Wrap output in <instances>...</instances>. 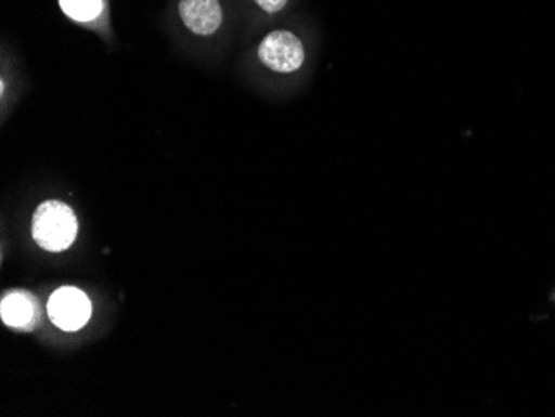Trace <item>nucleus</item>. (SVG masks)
<instances>
[{
	"mask_svg": "<svg viewBox=\"0 0 555 417\" xmlns=\"http://www.w3.org/2000/svg\"><path fill=\"white\" fill-rule=\"evenodd\" d=\"M165 17L182 36L204 43L220 40L240 21L232 0H171Z\"/></svg>",
	"mask_w": 555,
	"mask_h": 417,
	"instance_id": "2",
	"label": "nucleus"
},
{
	"mask_svg": "<svg viewBox=\"0 0 555 417\" xmlns=\"http://www.w3.org/2000/svg\"><path fill=\"white\" fill-rule=\"evenodd\" d=\"M47 311L57 328L64 331H79L92 316V304L86 292L65 286L50 297Z\"/></svg>",
	"mask_w": 555,
	"mask_h": 417,
	"instance_id": "5",
	"label": "nucleus"
},
{
	"mask_svg": "<svg viewBox=\"0 0 555 417\" xmlns=\"http://www.w3.org/2000/svg\"><path fill=\"white\" fill-rule=\"evenodd\" d=\"M240 22L248 30H261L295 14L299 0H232Z\"/></svg>",
	"mask_w": 555,
	"mask_h": 417,
	"instance_id": "6",
	"label": "nucleus"
},
{
	"mask_svg": "<svg viewBox=\"0 0 555 417\" xmlns=\"http://www.w3.org/2000/svg\"><path fill=\"white\" fill-rule=\"evenodd\" d=\"M0 316L11 328L29 331L39 323V301L30 292H9L0 304Z\"/></svg>",
	"mask_w": 555,
	"mask_h": 417,
	"instance_id": "7",
	"label": "nucleus"
},
{
	"mask_svg": "<svg viewBox=\"0 0 555 417\" xmlns=\"http://www.w3.org/2000/svg\"><path fill=\"white\" fill-rule=\"evenodd\" d=\"M79 222L64 201H43L33 218V236L37 245L50 253L67 250L77 238Z\"/></svg>",
	"mask_w": 555,
	"mask_h": 417,
	"instance_id": "3",
	"label": "nucleus"
},
{
	"mask_svg": "<svg viewBox=\"0 0 555 417\" xmlns=\"http://www.w3.org/2000/svg\"><path fill=\"white\" fill-rule=\"evenodd\" d=\"M57 8L74 26L96 34L105 42L114 40L111 0H57Z\"/></svg>",
	"mask_w": 555,
	"mask_h": 417,
	"instance_id": "4",
	"label": "nucleus"
},
{
	"mask_svg": "<svg viewBox=\"0 0 555 417\" xmlns=\"http://www.w3.org/2000/svg\"><path fill=\"white\" fill-rule=\"evenodd\" d=\"M302 15L295 12L261 29L254 55L263 70L276 77H292L307 67L311 29Z\"/></svg>",
	"mask_w": 555,
	"mask_h": 417,
	"instance_id": "1",
	"label": "nucleus"
}]
</instances>
